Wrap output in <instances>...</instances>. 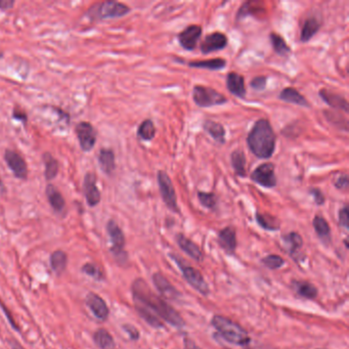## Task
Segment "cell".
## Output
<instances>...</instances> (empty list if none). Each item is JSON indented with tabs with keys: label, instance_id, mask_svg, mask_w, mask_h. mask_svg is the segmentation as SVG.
Segmentation results:
<instances>
[{
	"label": "cell",
	"instance_id": "obj_37",
	"mask_svg": "<svg viewBox=\"0 0 349 349\" xmlns=\"http://www.w3.org/2000/svg\"><path fill=\"white\" fill-rule=\"evenodd\" d=\"M198 199L202 206H204L207 209L214 210L217 206V196L212 192H198Z\"/></svg>",
	"mask_w": 349,
	"mask_h": 349
},
{
	"label": "cell",
	"instance_id": "obj_30",
	"mask_svg": "<svg viewBox=\"0 0 349 349\" xmlns=\"http://www.w3.org/2000/svg\"><path fill=\"white\" fill-rule=\"evenodd\" d=\"M95 343L101 349H114L115 342L112 335L105 329L98 330L94 335Z\"/></svg>",
	"mask_w": 349,
	"mask_h": 349
},
{
	"label": "cell",
	"instance_id": "obj_11",
	"mask_svg": "<svg viewBox=\"0 0 349 349\" xmlns=\"http://www.w3.org/2000/svg\"><path fill=\"white\" fill-rule=\"evenodd\" d=\"M202 36V27L199 25H190L184 29L179 35V42L181 47L189 52L194 51L197 48L198 41Z\"/></svg>",
	"mask_w": 349,
	"mask_h": 349
},
{
	"label": "cell",
	"instance_id": "obj_8",
	"mask_svg": "<svg viewBox=\"0 0 349 349\" xmlns=\"http://www.w3.org/2000/svg\"><path fill=\"white\" fill-rule=\"evenodd\" d=\"M251 180L264 188H275L278 184L275 173V165L273 163H264L259 165L251 173Z\"/></svg>",
	"mask_w": 349,
	"mask_h": 349
},
{
	"label": "cell",
	"instance_id": "obj_38",
	"mask_svg": "<svg viewBox=\"0 0 349 349\" xmlns=\"http://www.w3.org/2000/svg\"><path fill=\"white\" fill-rule=\"evenodd\" d=\"M283 240L289 246L290 251L292 253H294L295 251L300 249L302 247V245H303L302 237L298 233H296V232H292V233H289L288 235L284 236Z\"/></svg>",
	"mask_w": 349,
	"mask_h": 349
},
{
	"label": "cell",
	"instance_id": "obj_45",
	"mask_svg": "<svg viewBox=\"0 0 349 349\" xmlns=\"http://www.w3.org/2000/svg\"><path fill=\"white\" fill-rule=\"evenodd\" d=\"M123 329L133 340H138L140 338V332L135 326L126 324L123 326Z\"/></svg>",
	"mask_w": 349,
	"mask_h": 349
},
{
	"label": "cell",
	"instance_id": "obj_49",
	"mask_svg": "<svg viewBox=\"0 0 349 349\" xmlns=\"http://www.w3.org/2000/svg\"><path fill=\"white\" fill-rule=\"evenodd\" d=\"M10 344H11V346H12V348L13 349H24L17 341H15V340H11L10 341Z\"/></svg>",
	"mask_w": 349,
	"mask_h": 349
},
{
	"label": "cell",
	"instance_id": "obj_46",
	"mask_svg": "<svg viewBox=\"0 0 349 349\" xmlns=\"http://www.w3.org/2000/svg\"><path fill=\"white\" fill-rule=\"evenodd\" d=\"M14 0H0V10L8 11L11 10L15 6Z\"/></svg>",
	"mask_w": 349,
	"mask_h": 349
},
{
	"label": "cell",
	"instance_id": "obj_43",
	"mask_svg": "<svg viewBox=\"0 0 349 349\" xmlns=\"http://www.w3.org/2000/svg\"><path fill=\"white\" fill-rule=\"evenodd\" d=\"M334 186L338 189V190H341V191H346L349 187V180H348V176L346 173H343L341 174V176H339L335 183H334Z\"/></svg>",
	"mask_w": 349,
	"mask_h": 349
},
{
	"label": "cell",
	"instance_id": "obj_36",
	"mask_svg": "<svg viewBox=\"0 0 349 349\" xmlns=\"http://www.w3.org/2000/svg\"><path fill=\"white\" fill-rule=\"evenodd\" d=\"M313 226L314 229L316 231V233L318 234V236L320 238H329L330 237V233H331V229L330 226L328 224V222L325 220V218L321 215H316L314 218V222H313Z\"/></svg>",
	"mask_w": 349,
	"mask_h": 349
},
{
	"label": "cell",
	"instance_id": "obj_19",
	"mask_svg": "<svg viewBox=\"0 0 349 349\" xmlns=\"http://www.w3.org/2000/svg\"><path fill=\"white\" fill-rule=\"evenodd\" d=\"M320 97L322 98V100L330 107L334 108V109H338L341 110L343 112H345L346 114L349 112V104L347 102V100L337 94H334L332 92H330L329 90L326 89H322L319 93Z\"/></svg>",
	"mask_w": 349,
	"mask_h": 349
},
{
	"label": "cell",
	"instance_id": "obj_47",
	"mask_svg": "<svg viewBox=\"0 0 349 349\" xmlns=\"http://www.w3.org/2000/svg\"><path fill=\"white\" fill-rule=\"evenodd\" d=\"M184 344H185V349H201V348H200L192 339H190V338H185Z\"/></svg>",
	"mask_w": 349,
	"mask_h": 349
},
{
	"label": "cell",
	"instance_id": "obj_12",
	"mask_svg": "<svg viewBox=\"0 0 349 349\" xmlns=\"http://www.w3.org/2000/svg\"><path fill=\"white\" fill-rule=\"evenodd\" d=\"M5 160L15 177L20 180H26L28 177V167L25 159L13 150H7Z\"/></svg>",
	"mask_w": 349,
	"mask_h": 349
},
{
	"label": "cell",
	"instance_id": "obj_22",
	"mask_svg": "<svg viewBox=\"0 0 349 349\" xmlns=\"http://www.w3.org/2000/svg\"><path fill=\"white\" fill-rule=\"evenodd\" d=\"M321 23L316 17H309L304 21L301 33H300V41L301 42H309L313 37L317 35V33L321 29Z\"/></svg>",
	"mask_w": 349,
	"mask_h": 349
},
{
	"label": "cell",
	"instance_id": "obj_23",
	"mask_svg": "<svg viewBox=\"0 0 349 349\" xmlns=\"http://www.w3.org/2000/svg\"><path fill=\"white\" fill-rule=\"evenodd\" d=\"M203 128L215 142L220 144L226 143V129L221 123L212 120H205Z\"/></svg>",
	"mask_w": 349,
	"mask_h": 349
},
{
	"label": "cell",
	"instance_id": "obj_40",
	"mask_svg": "<svg viewBox=\"0 0 349 349\" xmlns=\"http://www.w3.org/2000/svg\"><path fill=\"white\" fill-rule=\"evenodd\" d=\"M82 272H84L86 275L93 277L96 280H102L103 279L102 271L94 264H86L82 268Z\"/></svg>",
	"mask_w": 349,
	"mask_h": 349
},
{
	"label": "cell",
	"instance_id": "obj_6",
	"mask_svg": "<svg viewBox=\"0 0 349 349\" xmlns=\"http://www.w3.org/2000/svg\"><path fill=\"white\" fill-rule=\"evenodd\" d=\"M157 182L162 200L167 208L174 213H180L177 193L168 174L163 170H159L157 174Z\"/></svg>",
	"mask_w": 349,
	"mask_h": 349
},
{
	"label": "cell",
	"instance_id": "obj_32",
	"mask_svg": "<svg viewBox=\"0 0 349 349\" xmlns=\"http://www.w3.org/2000/svg\"><path fill=\"white\" fill-rule=\"evenodd\" d=\"M43 163L46 165V179L48 181L54 180L59 173V162L50 153H46L42 157Z\"/></svg>",
	"mask_w": 349,
	"mask_h": 349
},
{
	"label": "cell",
	"instance_id": "obj_24",
	"mask_svg": "<svg viewBox=\"0 0 349 349\" xmlns=\"http://www.w3.org/2000/svg\"><path fill=\"white\" fill-rule=\"evenodd\" d=\"M99 162L102 170L107 174L111 176L116 169L115 154L110 149H102L99 154Z\"/></svg>",
	"mask_w": 349,
	"mask_h": 349
},
{
	"label": "cell",
	"instance_id": "obj_44",
	"mask_svg": "<svg viewBox=\"0 0 349 349\" xmlns=\"http://www.w3.org/2000/svg\"><path fill=\"white\" fill-rule=\"evenodd\" d=\"M310 194L313 196L314 198V201L315 203L318 205V206H322L325 204L326 202V198H325V195L323 194V192L318 189V188H312L310 190Z\"/></svg>",
	"mask_w": 349,
	"mask_h": 349
},
{
	"label": "cell",
	"instance_id": "obj_15",
	"mask_svg": "<svg viewBox=\"0 0 349 349\" xmlns=\"http://www.w3.org/2000/svg\"><path fill=\"white\" fill-rule=\"evenodd\" d=\"M107 231L112 242V252L116 256H119L120 254L123 253V249L125 246L124 234L114 221H110L108 223Z\"/></svg>",
	"mask_w": 349,
	"mask_h": 349
},
{
	"label": "cell",
	"instance_id": "obj_29",
	"mask_svg": "<svg viewBox=\"0 0 349 349\" xmlns=\"http://www.w3.org/2000/svg\"><path fill=\"white\" fill-rule=\"evenodd\" d=\"M294 289L296 292L303 298L307 299H315L318 295V289L309 282L303 281H294L293 282Z\"/></svg>",
	"mask_w": 349,
	"mask_h": 349
},
{
	"label": "cell",
	"instance_id": "obj_13",
	"mask_svg": "<svg viewBox=\"0 0 349 349\" xmlns=\"http://www.w3.org/2000/svg\"><path fill=\"white\" fill-rule=\"evenodd\" d=\"M83 193L87 204L91 207H96L101 202V193L97 186V178L95 173L89 172L85 174L83 181Z\"/></svg>",
	"mask_w": 349,
	"mask_h": 349
},
{
	"label": "cell",
	"instance_id": "obj_35",
	"mask_svg": "<svg viewBox=\"0 0 349 349\" xmlns=\"http://www.w3.org/2000/svg\"><path fill=\"white\" fill-rule=\"evenodd\" d=\"M136 310L139 313V315L141 316V318H143L150 326L154 327V328H163V324L161 322V320L155 316L153 313H151L149 310H147L146 308L142 307V305L136 304Z\"/></svg>",
	"mask_w": 349,
	"mask_h": 349
},
{
	"label": "cell",
	"instance_id": "obj_4",
	"mask_svg": "<svg viewBox=\"0 0 349 349\" xmlns=\"http://www.w3.org/2000/svg\"><path fill=\"white\" fill-rule=\"evenodd\" d=\"M193 101L200 108H211L228 103V99L211 87L196 85L193 89Z\"/></svg>",
	"mask_w": 349,
	"mask_h": 349
},
{
	"label": "cell",
	"instance_id": "obj_7",
	"mask_svg": "<svg viewBox=\"0 0 349 349\" xmlns=\"http://www.w3.org/2000/svg\"><path fill=\"white\" fill-rule=\"evenodd\" d=\"M170 257L173 259V260H176L177 261V264L179 265V267L181 268L182 272H183V275H184V278L185 280L195 289L197 290L199 293H201L202 295H208L210 293V289H209V286L208 284L206 283L205 279L203 278L202 274L192 268V267H189V266H185L182 261L179 259V257H177L176 255H173V254H170Z\"/></svg>",
	"mask_w": 349,
	"mask_h": 349
},
{
	"label": "cell",
	"instance_id": "obj_31",
	"mask_svg": "<svg viewBox=\"0 0 349 349\" xmlns=\"http://www.w3.org/2000/svg\"><path fill=\"white\" fill-rule=\"evenodd\" d=\"M67 264H68V257L64 251L58 250L52 254L51 265H52L53 270L56 272V274L62 275L67 268Z\"/></svg>",
	"mask_w": 349,
	"mask_h": 349
},
{
	"label": "cell",
	"instance_id": "obj_21",
	"mask_svg": "<svg viewBox=\"0 0 349 349\" xmlns=\"http://www.w3.org/2000/svg\"><path fill=\"white\" fill-rule=\"evenodd\" d=\"M177 242L180 246V248L186 252L191 258H193L196 261L203 260V253L201 249L196 245L194 242H192L190 239H188L183 234H179L177 236Z\"/></svg>",
	"mask_w": 349,
	"mask_h": 349
},
{
	"label": "cell",
	"instance_id": "obj_50",
	"mask_svg": "<svg viewBox=\"0 0 349 349\" xmlns=\"http://www.w3.org/2000/svg\"><path fill=\"white\" fill-rule=\"evenodd\" d=\"M5 192H6V187L3 183V180L0 179V193H5Z\"/></svg>",
	"mask_w": 349,
	"mask_h": 349
},
{
	"label": "cell",
	"instance_id": "obj_26",
	"mask_svg": "<svg viewBox=\"0 0 349 349\" xmlns=\"http://www.w3.org/2000/svg\"><path fill=\"white\" fill-rule=\"evenodd\" d=\"M188 65L191 68L218 71V70L225 69L227 65V61L222 58H216V59L205 60V61H191L188 63Z\"/></svg>",
	"mask_w": 349,
	"mask_h": 349
},
{
	"label": "cell",
	"instance_id": "obj_33",
	"mask_svg": "<svg viewBox=\"0 0 349 349\" xmlns=\"http://www.w3.org/2000/svg\"><path fill=\"white\" fill-rule=\"evenodd\" d=\"M155 136H156V126L154 122L150 119L143 121L138 129V137L142 141L150 142L155 138Z\"/></svg>",
	"mask_w": 349,
	"mask_h": 349
},
{
	"label": "cell",
	"instance_id": "obj_10",
	"mask_svg": "<svg viewBox=\"0 0 349 349\" xmlns=\"http://www.w3.org/2000/svg\"><path fill=\"white\" fill-rule=\"evenodd\" d=\"M229 43L226 34L220 31H215L207 35L200 45V51L204 55H208L217 51H222L227 48Z\"/></svg>",
	"mask_w": 349,
	"mask_h": 349
},
{
	"label": "cell",
	"instance_id": "obj_9",
	"mask_svg": "<svg viewBox=\"0 0 349 349\" xmlns=\"http://www.w3.org/2000/svg\"><path fill=\"white\" fill-rule=\"evenodd\" d=\"M75 130L82 151H92L97 143V133L94 126L89 122H80L76 125Z\"/></svg>",
	"mask_w": 349,
	"mask_h": 349
},
{
	"label": "cell",
	"instance_id": "obj_27",
	"mask_svg": "<svg viewBox=\"0 0 349 349\" xmlns=\"http://www.w3.org/2000/svg\"><path fill=\"white\" fill-rule=\"evenodd\" d=\"M231 162L232 166L235 170V173L240 178H246L247 170H246V164L247 159L243 151L236 150L231 155Z\"/></svg>",
	"mask_w": 349,
	"mask_h": 349
},
{
	"label": "cell",
	"instance_id": "obj_20",
	"mask_svg": "<svg viewBox=\"0 0 349 349\" xmlns=\"http://www.w3.org/2000/svg\"><path fill=\"white\" fill-rule=\"evenodd\" d=\"M280 100L289 103V104H293V105H297L299 107H304V108H310V103L308 102V100L305 99L296 89L294 87H286L284 89L280 96H279Z\"/></svg>",
	"mask_w": 349,
	"mask_h": 349
},
{
	"label": "cell",
	"instance_id": "obj_17",
	"mask_svg": "<svg viewBox=\"0 0 349 349\" xmlns=\"http://www.w3.org/2000/svg\"><path fill=\"white\" fill-rule=\"evenodd\" d=\"M153 282L157 290L167 299L178 300L181 296V293L171 285V283L162 274L156 273L153 276Z\"/></svg>",
	"mask_w": 349,
	"mask_h": 349
},
{
	"label": "cell",
	"instance_id": "obj_28",
	"mask_svg": "<svg viewBox=\"0 0 349 349\" xmlns=\"http://www.w3.org/2000/svg\"><path fill=\"white\" fill-rule=\"evenodd\" d=\"M270 39L272 42L273 49L277 55H279L281 57H287L291 54L290 47L287 45V42L285 41V39L281 35L273 32L270 35Z\"/></svg>",
	"mask_w": 349,
	"mask_h": 349
},
{
	"label": "cell",
	"instance_id": "obj_5",
	"mask_svg": "<svg viewBox=\"0 0 349 349\" xmlns=\"http://www.w3.org/2000/svg\"><path fill=\"white\" fill-rule=\"evenodd\" d=\"M130 11L132 10L126 5L110 0V2H104L92 7L90 13L93 17H96L101 20H106L124 17L127 14H129Z\"/></svg>",
	"mask_w": 349,
	"mask_h": 349
},
{
	"label": "cell",
	"instance_id": "obj_42",
	"mask_svg": "<svg viewBox=\"0 0 349 349\" xmlns=\"http://www.w3.org/2000/svg\"><path fill=\"white\" fill-rule=\"evenodd\" d=\"M338 220H339L340 227L348 230L349 226H348V206L347 205L343 206L340 209L339 215H338Z\"/></svg>",
	"mask_w": 349,
	"mask_h": 349
},
{
	"label": "cell",
	"instance_id": "obj_48",
	"mask_svg": "<svg viewBox=\"0 0 349 349\" xmlns=\"http://www.w3.org/2000/svg\"><path fill=\"white\" fill-rule=\"evenodd\" d=\"M14 117L16 118V119H19V120H22V121H27V115L24 113V112H22L19 108H17V109H15V111H14Z\"/></svg>",
	"mask_w": 349,
	"mask_h": 349
},
{
	"label": "cell",
	"instance_id": "obj_25",
	"mask_svg": "<svg viewBox=\"0 0 349 349\" xmlns=\"http://www.w3.org/2000/svg\"><path fill=\"white\" fill-rule=\"evenodd\" d=\"M48 200L56 212H63L66 207V202L61 192L53 185H49L47 188Z\"/></svg>",
	"mask_w": 349,
	"mask_h": 349
},
{
	"label": "cell",
	"instance_id": "obj_18",
	"mask_svg": "<svg viewBox=\"0 0 349 349\" xmlns=\"http://www.w3.org/2000/svg\"><path fill=\"white\" fill-rule=\"evenodd\" d=\"M218 244L229 254H234L237 248V234L233 227H228L218 233Z\"/></svg>",
	"mask_w": 349,
	"mask_h": 349
},
{
	"label": "cell",
	"instance_id": "obj_39",
	"mask_svg": "<svg viewBox=\"0 0 349 349\" xmlns=\"http://www.w3.org/2000/svg\"><path fill=\"white\" fill-rule=\"evenodd\" d=\"M261 264L270 270H278L285 264V260L280 255H269L261 259Z\"/></svg>",
	"mask_w": 349,
	"mask_h": 349
},
{
	"label": "cell",
	"instance_id": "obj_2",
	"mask_svg": "<svg viewBox=\"0 0 349 349\" xmlns=\"http://www.w3.org/2000/svg\"><path fill=\"white\" fill-rule=\"evenodd\" d=\"M247 145L250 152L259 159H270L274 155L277 137L268 119L255 122L247 137Z\"/></svg>",
	"mask_w": 349,
	"mask_h": 349
},
{
	"label": "cell",
	"instance_id": "obj_34",
	"mask_svg": "<svg viewBox=\"0 0 349 349\" xmlns=\"http://www.w3.org/2000/svg\"><path fill=\"white\" fill-rule=\"evenodd\" d=\"M256 222L257 224L267 231H278L280 229V224L278 222L277 218L271 216V215H267V214H263L260 212H256Z\"/></svg>",
	"mask_w": 349,
	"mask_h": 349
},
{
	"label": "cell",
	"instance_id": "obj_41",
	"mask_svg": "<svg viewBox=\"0 0 349 349\" xmlns=\"http://www.w3.org/2000/svg\"><path fill=\"white\" fill-rule=\"evenodd\" d=\"M267 83H268V77L267 76H257L251 80L250 86L254 91L261 92V91L266 90Z\"/></svg>",
	"mask_w": 349,
	"mask_h": 349
},
{
	"label": "cell",
	"instance_id": "obj_16",
	"mask_svg": "<svg viewBox=\"0 0 349 349\" xmlns=\"http://www.w3.org/2000/svg\"><path fill=\"white\" fill-rule=\"evenodd\" d=\"M227 87L229 92L239 99L246 98V86L245 79L242 75L237 72H230L227 76Z\"/></svg>",
	"mask_w": 349,
	"mask_h": 349
},
{
	"label": "cell",
	"instance_id": "obj_1",
	"mask_svg": "<svg viewBox=\"0 0 349 349\" xmlns=\"http://www.w3.org/2000/svg\"><path fill=\"white\" fill-rule=\"evenodd\" d=\"M133 294L135 304L142 305V307L146 308L155 316L163 319L173 327H185L186 322L182 316L165 300L154 294L144 280L139 279L135 281L133 284Z\"/></svg>",
	"mask_w": 349,
	"mask_h": 349
},
{
	"label": "cell",
	"instance_id": "obj_14",
	"mask_svg": "<svg viewBox=\"0 0 349 349\" xmlns=\"http://www.w3.org/2000/svg\"><path fill=\"white\" fill-rule=\"evenodd\" d=\"M86 304L90 310L93 312L94 316L101 320L105 321L108 319L109 316V309L105 300L100 297L98 294L90 292L86 296Z\"/></svg>",
	"mask_w": 349,
	"mask_h": 349
},
{
	"label": "cell",
	"instance_id": "obj_3",
	"mask_svg": "<svg viewBox=\"0 0 349 349\" xmlns=\"http://www.w3.org/2000/svg\"><path fill=\"white\" fill-rule=\"evenodd\" d=\"M212 326L229 343L239 346L248 345L251 341L248 333L239 324L223 316H214L211 321Z\"/></svg>",
	"mask_w": 349,
	"mask_h": 349
}]
</instances>
